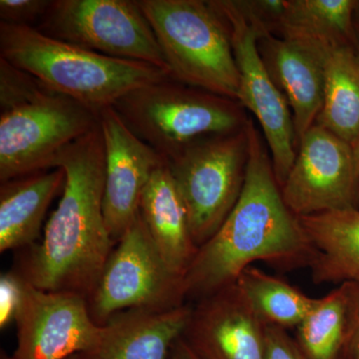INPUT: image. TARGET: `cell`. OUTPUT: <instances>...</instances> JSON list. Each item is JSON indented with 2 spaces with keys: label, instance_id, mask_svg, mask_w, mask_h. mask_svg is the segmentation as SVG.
I'll use <instances>...</instances> for the list:
<instances>
[{
  "label": "cell",
  "instance_id": "obj_30",
  "mask_svg": "<svg viewBox=\"0 0 359 359\" xmlns=\"http://www.w3.org/2000/svg\"><path fill=\"white\" fill-rule=\"evenodd\" d=\"M354 35H355V49L359 53V0L356 4L353 15Z\"/></svg>",
  "mask_w": 359,
  "mask_h": 359
},
{
  "label": "cell",
  "instance_id": "obj_18",
  "mask_svg": "<svg viewBox=\"0 0 359 359\" xmlns=\"http://www.w3.org/2000/svg\"><path fill=\"white\" fill-rule=\"evenodd\" d=\"M61 168L36 172L4 182L0 186V252L34 244L45 215L63 190Z\"/></svg>",
  "mask_w": 359,
  "mask_h": 359
},
{
  "label": "cell",
  "instance_id": "obj_26",
  "mask_svg": "<svg viewBox=\"0 0 359 359\" xmlns=\"http://www.w3.org/2000/svg\"><path fill=\"white\" fill-rule=\"evenodd\" d=\"M266 359H306L285 328L266 325Z\"/></svg>",
  "mask_w": 359,
  "mask_h": 359
},
{
  "label": "cell",
  "instance_id": "obj_22",
  "mask_svg": "<svg viewBox=\"0 0 359 359\" xmlns=\"http://www.w3.org/2000/svg\"><path fill=\"white\" fill-rule=\"evenodd\" d=\"M316 125L353 147L359 137V53L353 46L327 52L325 96Z\"/></svg>",
  "mask_w": 359,
  "mask_h": 359
},
{
  "label": "cell",
  "instance_id": "obj_7",
  "mask_svg": "<svg viewBox=\"0 0 359 359\" xmlns=\"http://www.w3.org/2000/svg\"><path fill=\"white\" fill-rule=\"evenodd\" d=\"M248 158L245 123L241 131L196 142L167 160L198 248L215 235L237 204Z\"/></svg>",
  "mask_w": 359,
  "mask_h": 359
},
{
  "label": "cell",
  "instance_id": "obj_28",
  "mask_svg": "<svg viewBox=\"0 0 359 359\" xmlns=\"http://www.w3.org/2000/svg\"><path fill=\"white\" fill-rule=\"evenodd\" d=\"M170 359H201L197 353L191 348V346L187 344L183 337H179L174 342L170 351Z\"/></svg>",
  "mask_w": 359,
  "mask_h": 359
},
{
  "label": "cell",
  "instance_id": "obj_11",
  "mask_svg": "<svg viewBox=\"0 0 359 359\" xmlns=\"http://www.w3.org/2000/svg\"><path fill=\"white\" fill-rule=\"evenodd\" d=\"M280 191L299 218L358 209L353 147L314 124L297 143V157Z\"/></svg>",
  "mask_w": 359,
  "mask_h": 359
},
{
  "label": "cell",
  "instance_id": "obj_8",
  "mask_svg": "<svg viewBox=\"0 0 359 359\" xmlns=\"http://www.w3.org/2000/svg\"><path fill=\"white\" fill-rule=\"evenodd\" d=\"M35 28L87 50L148 63L169 73L136 0H52Z\"/></svg>",
  "mask_w": 359,
  "mask_h": 359
},
{
  "label": "cell",
  "instance_id": "obj_1",
  "mask_svg": "<svg viewBox=\"0 0 359 359\" xmlns=\"http://www.w3.org/2000/svg\"><path fill=\"white\" fill-rule=\"evenodd\" d=\"M65 172L60 202L40 244L21 262V278L36 289L72 292L88 301L112 254L103 212L105 149L100 125L59 152L51 169Z\"/></svg>",
  "mask_w": 359,
  "mask_h": 359
},
{
  "label": "cell",
  "instance_id": "obj_25",
  "mask_svg": "<svg viewBox=\"0 0 359 359\" xmlns=\"http://www.w3.org/2000/svg\"><path fill=\"white\" fill-rule=\"evenodd\" d=\"M25 280L15 271L0 278V327L4 330L16 320L25 294Z\"/></svg>",
  "mask_w": 359,
  "mask_h": 359
},
{
  "label": "cell",
  "instance_id": "obj_27",
  "mask_svg": "<svg viewBox=\"0 0 359 359\" xmlns=\"http://www.w3.org/2000/svg\"><path fill=\"white\" fill-rule=\"evenodd\" d=\"M346 358L347 359H359V299L358 306H356L355 316H354L353 332H351V339H349L346 347Z\"/></svg>",
  "mask_w": 359,
  "mask_h": 359
},
{
  "label": "cell",
  "instance_id": "obj_9",
  "mask_svg": "<svg viewBox=\"0 0 359 359\" xmlns=\"http://www.w3.org/2000/svg\"><path fill=\"white\" fill-rule=\"evenodd\" d=\"M117 243L88 299L97 325H105L123 309L167 311L183 306L184 278L168 268L140 214Z\"/></svg>",
  "mask_w": 359,
  "mask_h": 359
},
{
  "label": "cell",
  "instance_id": "obj_17",
  "mask_svg": "<svg viewBox=\"0 0 359 359\" xmlns=\"http://www.w3.org/2000/svg\"><path fill=\"white\" fill-rule=\"evenodd\" d=\"M139 212L168 268L184 278L199 248L194 243L186 207L168 163L146 186Z\"/></svg>",
  "mask_w": 359,
  "mask_h": 359
},
{
  "label": "cell",
  "instance_id": "obj_2",
  "mask_svg": "<svg viewBox=\"0 0 359 359\" xmlns=\"http://www.w3.org/2000/svg\"><path fill=\"white\" fill-rule=\"evenodd\" d=\"M249 158L242 193L228 218L201 245L184 276L186 297L204 299L233 285L257 261L311 264L314 250L290 211L259 132L247 121Z\"/></svg>",
  "mask_w": 359,
  "mask_h": 359
},
{
  "label": "cell",
  "instance_id": "obj_4",
  "mask_svg": "<svg viewBox=\"0 0 359 359\" xmlns=\"http://www.w3.org/2000/svg\"><path fill=\"white\" fill-rule=\"evenodd\" d=\"M0 57L98 113L135 89L170 78L167 71L148 63L109 57L32 26L2 22Z\"/></svg>",
  "mask_w": 359,
  "mask_h": 359
},
{
  "label": "cell",
  "instance_id": "obj_12",
  "mask_svg": "<svg viewBox=\"0 0 359 359\" xmlns=\"http://www.w3.org/2000/svg\"><path fill=\"white\" fill-rule=\"evenodd\" d=\"M25 282L15 320L18 346L13 355L1 359H67L95 346L102 325L92 318L84 297L45 292Z\"/></svg>",
  "mask_w": 359,
  "mask_h": 359
},
{
  "label": "cell",
  "instance_id": "obj_29",
  "mask_svg": "<svg viewBox=\"0 0 359 359\" xmlns=\"http://www.w3.org/2000/svg\"><path fill=\"white\" fill-rule=\"evenodd\" d=\"M354 168H355L356 186H358V196L359 205V137L353 146Z\"/></svg>",
  "mask_w": 359,
  "mask_h": 359
},
{
  "label": "cell",
  "instance_id": "obj_6",
  "mask_svg": "<svg viewBox=\"0 0 359 359\" xmlns=\"http://www.w3.org/2000/svg\"><path fill=\"white\" fill-rule=\"evenodd\" d=\"M241 106L168 78L129 92L113 108L134 134L168 160L196 142L241 131L247 123Z\"/></svg>",
  "mask_w": 359,
  "mask_h": 359
},
{
  "label": "cell",
  "instance_id": "obj_31",
  "mask_svg": "<svg viewBox=\"0 0 359 359\" xmlns=\"http://www.w3.org/2000/svg\"><path fill=\"white\" fill-rule=\"evenodd\" d=\"M67 359H80L79 358V354H77V355L71 356V358H67Z\"/></svg>",
  "mask_w": 359,
  "mask_h": 359
},
{
  "label": "cell",
  "instance_id": "obj_23",
  "mask_svg": "<svg viewBox=\"0 0 359 359\" xmlns=\"http://www.w3.org/2000/svg\"><path fill=\"white\" fill-rule=\"evenodd\" d=\"M235 283L266 325L285 330L299 327L316 302L285 280L252 266L245 269Z\"/></svg>",
  "mask_w": 359,
  "mask_h": 359
},
{
  "label": "cell",
  "instance_id": "obj_24",
  "mask_svg": "<svg viewBox=\"0 0 359 359\" xmlns=\"http://www.w3.org/2000/svg\"><path fill=\"white\" fill-rule=\"evenodd\" d=\"M52 0H1L0 22L36 27Z\"/></svg>",
  "mask_w": 359,
  "mask_h": 359
},
{
  "label": "cell",
  "instance_id": "obj_15",
  "mask_svg": "<svg viewBox=\"0 0 359 359\" xmlns=\"http://www.w3.org/2000/svg\"><path fill=\"white\" fill-rule=\"evenodd\" d=\"M257 47L269 75L289 103L297 148L323 107L327 52L271 33L262 35Z\"/></svg>",
  "mask_w": 359,
  "mask_h": 359
},
{
  "label": "cell",
  "instance_id": "obj_16",
  "mask_svg": "<svg viewBox=\"0 0 359 359\" xmlns=\"http://www.w3.org/2000/svg\"><path fill=\"white\" fill-rule=\"evenodd\" d=\"M192 308L167 311L129 309L102 325L95 346L80 359H167L174 342L183 335Z\"/></svg>",
  "mask_w": 359,
  "mask_h": 359
},
{
  "label": "cell",
  "instance_id": "obj_3",
  "mask_svg": "<svg viewBox=\"0 0 359 359\" xmlns=\"http://www.w3.org/2000/svg\"><path fill=\"white\" fill-rule=\"evenodd\" d=\"M99 125V113L0 57V182L50 170Z\"/></svg>",
  "mask_w": 359,
  "mask_h": 359
},
{
  "label": "cell",
  "instance_id": "obj_5",
  "mask_svg": "<svg viewBox=\"0 0 359 359\" xmlns=\"http://www.w3.org/2000/svg\"><path fill=\"white\" fill-rule=\"evenodd\" d=\"M136 1L157 39L170 78L238 102L240 74L230 35L211 2Z\"/></svg>",
  "mask_w": 359,
  "mask_h": 359
},
{
  "label": "cell",
  "instance_id": "obj_21",
  "mask_svg": "<svg viewBox=\"0 0 359 359\" xmlns=\"http://www.w3.org/2000/svg\"><path fill=\"white\" fill-rule=\"evenodd\" d=\"M359 285L340 283L321 299L297 327V346L306 359H341L353 332Z\"/></svg>",
  "mask_w": 359,
  "mask_h": 359
},
{
  "label": "cell",
  "instance_id": "obj_10",
  "mask_svg": "<svg viewBox=\"0 0 359 359\" xmlns=\"http://www.w3.org/2000/svg\"><path fill=\"white\" fill-rule=\"evenodd\" d=\"M230 35L240 74L238 102L249 109L261 125L271 151L273 172L282 188L297 157V138L292 111L282 91L269 75L259 54L257 28L236 0H210Z\"/></svg>",
  "mask_w": 359,
  "mask_h": 359
},
{
  "label": "cell",
  "instance_id": "obj_14",
  "mask_svg": "<svg viewBox=\"0 0 359 359\" xmlns=\"http://www.w3.org/2000/svg\"><path fill=\"white\" fill-rule=\"evenodd\" d=\"M266 327L233 283L200 299L182 337L201 359H266Z\"/></svg>",
  "mask_w": 359,
  "mask_h": 359
},
{
  "label": "cell",
  "instance_id": "obj_19",
  "mask_svg": "<svg viewBox=\"0 0 359 359\" xmlns=\"http://www.w3.org/2000/svg\"><path fill=\"white\" fill-rule=\"evenodd\" d=\"M313 245L314 283L359 285V210L299 217Z\"/></svg>",
  "mask_w": 359,
  "mask_h": 359
},
{
  "label": "cell",
  "instance_id": "obj_13",
  "mask_svg": "<svg viewBox=\"0 0 359 359\" xmlns=\"http://www.w3.org/2000/svg\"><path fill=\"white\" fill-rule=\"evenodd\" d=\"M99 125L105 149L104 218L111 238L119 242L140 214L146 186L167 160L134 134L114 108L99 112Z\"/></svg>",
  "mask_w": 359,
  "mask_h": 359
},
{
  "label": "cell",
  "instance_id": "obj_20",
  "mask_svg": "<svg viewBox=\"0 0 359 359\" xmlns=\"http://www.w3.org/2000/svg\"><path fill=\"white\" fill-rule=\"evenodd\" d=\"M356 4L358 0H287L271 33L325 52L339 46L355 47Z\"/></svg>",
  "mask_w": 359,
  "mask_h": 359
}]
</instances>
